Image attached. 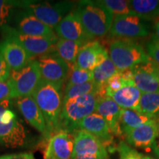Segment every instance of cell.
<instances>
[{
    "label": "cell",
    "mask_w": 159,
    "mask_h": 159,
    "mask_svg": "<svg viewBox=\"0 0 159 159\" xmlns=\"http://www.w3.org/2000/svg\"><path fill=\"white\" fill-rule=\"evenodd\" d=\"M63 87L41 80L31 95L42 113L47 124L48 139L59 132L63 107Z\"/></svg>",
    "instance_id": "6da1fadb"
},
{
    "label": "cell",
    "mask_w": 159,
    "mask_h": 159,
    "mask_svg": "<svg viewBox=\"0 0 159 159\" xmlns=\"http://www.w3.org/2000/svg\"><path fill=\"white\" fill-rule=\"evenodd\" d=\"M75 9L91 39L104 37L109 33L114 16L99 1H80Z\"/></svg>",
    "instance_id": "7a4b0ae2"
},
{
    "label": "cell",
    "mask_w": 159,
    "mask_h": 159,
    "mask_svg": "<svg viewBox=\"0 0 159 159\" xmlns=\"http://www.w3.org/2000/svg\"><path fill=\"white\" fill-rule=\"evenodd\" d=\"M98 99L97 93H93L63 101L60 116L59 132H75L77 123L95 112Z\"/></svg>",
    "instance_id": "3957f363"
},
{
    "label": "cell",
    "mask_w": 159,
    "mask_h": 159,
    "mask_svg": "<svg viewBox=\"0 0 159 159\" xmlns=\"http://www.w3.org/2000/svg\"><path fill=\"white\" fill-rule=\"evenodd\" d=\"M108 54L119 71L132 69L150 60L142 46L129 39L120 38L111 41Z\"/></svg>",
    "instance_id": "277c9868"
},
{
    "label": "cell",
    "mask_w": 159,
    "mask_h": 159,
    "mask_svg": "<svg viewBox=\"0 0 159 159\" xmlns=\"http://www.w3.org/2000/svg\"><path fill=\"white\" fill-rule=\"evenodd\" d=\"M10 100L0 102V144L8 148H19L25 144L27 133L12 109Z\"/></svg>",
    "instance_id": "5b68a950"
},
{
    "label": "cell",
    "mask_w": 159,
    "mask_h": 159,
    "mask_svg": "<svg viewBox=\"0 0 159 159\" xmlns=\"http://www.w3.org/2000/svg\"><path fill=\"white\" fill-rule=\"evenodd\" d=\"M3 39H11L25 49L32 58L55 52V44L59 39L30 36L19 33L11 26L1 30Z\"/></svg>",
    "instance_id": "8992f818"
},
{
    "label": "cell",
    "mask_w": 159,
    "mask_h": 159,
    "mask_svg": "<svg viewBox=\"0 0 159 159\" xmlns=\"http://www.w3.org/2000/svg\"><path fill=\"white\" fill-rule=\"evenodd\" d=\"M75 6V2L71 1L56 2L29 1L25 9L54 30L60 21L74 10Z\"/></svg>",
    "instance_id": "52a82bcc"
},
{
    "label": "cell",
    "mask_w": 159,
    "mask_h": 159,
    "mask_svg": "<svg viewBox=\"0 0 159 159\" xmlns=\"http://www.w3.org/2000/svg\"><path fill=\"white\" fill-rule=\"evenodd\" d=\"M39 66L32 58L28 64L21 69L11 71L7 80L13 91V99L31 96L41 82Z\"/></svg>",
    "instance_id": "ba28073f"
},
{
    "label": "cell",
    "mask_w": 159,
    "mask_h": 159,
    "mask_svg": "<svg viewBox=\"0 0 159 159\" xmlns=\"http://www.w3.org/2000/svg\"><path fill=\"white\" fill-rule=\"evenodd\" d=\"M41 80L63 87L69 73V65L55 52L35 57Z\"/></svg>",
    "instance_id": "9c48e42d"
},
{
    "label": "cell",
    "mask_w": 159,
    "mask_h": 159,
    "mask_svg": "<svg viewBox=\"0 0 159 159\" xmlns=\"http://www.w3.org/2000/svg\"><path fill=\"white\" fill-rule=\"evenodd\" d=\"M72 159H109V156L98 139L84 130H76Z\"/></svg>",
    "instance_id": "30bf717a"
},
{
    "label": "cell",
    "mask_w": 159,
    "mask_h": 159,
    "mask_svg": "<svg viewBox=\"0 0 159 159\" xmlns=\"http://www.w3.org/2000/svg\"><path fill=\"white\" fill-rule=\"evenodd\" d=\"M109 33L122 39H138L148 35L149 27L146 21L136 15L115 16Z\"/></svg>",
    "instance_id": "8fae6325"
},
{
    "label": "cell",
    "mask_w": 159,
    "mask_h": 159,
    "mask_svg": "<svg viewBox=\"0 0 159 159\" xmlns=\"http://www.w3.org/2000/svg\"><path fill=\"white\" fill-rule=\"evenodd\" d=\"M11 27L30 36L58 39L52 29L25 9H19L16 12Z\"/></svg>",
    "instance_id": "7c38bea8"
},
{
    "label": "cell",
    "mask_w": 159,
    "mask_h": 159,
    "mask_svg": "<svg viewBox=\"0 0 159 159\" xmlns=\"http://www.w3.org/2000/svg\"><path fill=\"white\" fill-rule=\"evenodd\" d=\"M58 39L86 43L94 39L87 33L75 9L69 13L54 29Z\"/></svg>",
    "instance_id": "4fadbf2b"
},
{
    "label": "cell",
    "mask_w": 159,
    "mask_h": 159,
    "mask_svg": "<svg viewBox=\"0 0 159 159\" xmlns=\"http://www.w3.org/2000/svg\"><path fill=\"white\" fill-rule=\"evenodd\" d=\"M75 134L60 131L49 139L43 159H72Z\"/></svg>",
    "instance_id": "5bb4252c"
},
{
    "label": "cell",
    "mask_w": 159,
    "mask_h": 159,
    "mask_svg": "<svg viewBox=\"0 0 159 159\" xmlns=\"http://www.w3.org/2000/svg\"><path fill=\"white\" fill-rule=\"evenodd\" d=\"M109 57L108 51L99 41L85 43L80 49L75 65L81 69L93 71Z\"/></svg>",
    "instance_id": "9a60e30c"
},
{
    "label": "cell",
    "mask_w": 159,
    "mask_h": 159,
    "mask_svg": "<svg viewBox=\"0 0 159 159\" xmlns=\"http://www.w3.org/2000/svg\"><path fill=\"white\" fill-rule=\"evenodd\" d=\"M158 136L159 125L155 119H151L125 134L126 140L130 146L141 149L152 148Z\"/></svg>",
    "instance_id": "2e32d148"
},
{
    "label": "cell",
    "mask_w": 159,
    "mask_h": 159,
    "mask_svg": "<svg viewBox=\"0 0 159 159\" xmlns=\"http://www.w3.org/2000/svg\"><path fill=\"white\" fill-rule=\"evenodd\" d=\"M76 130H84L93 135L104 144L105 148H111L113 144L114 135L108 124L102 116L95 112L80 121L76 126Z\"/></svg>",
    "instance_id": "e0dca14e"
},
{
    "label": "cell",
    "mask_w": 159,
    "mask_h": 159,
    "mask_svg": "<svg viewBox=\"0 0 159 159\" xmlns=\"http://www.w3.org/2000/svg\"><path fill=\"white\" fill-rule=\"evenodd\" d=\"M134 82L142 93L159 91V80L156 74V63L150 59L148 62L132 69Z\"/></svg>",
    "instance_id": "ac0fdd59"
},
{
    "label": "cell",
    "mask_w": 159,
    "mask_h": 159,
    "mask_svg": "<svg viewBox=\"0 0 159 159\" xmlns=\"http://www.w3.org/2000/svg\"><path fill=\"white\" fill-rule=\"evenodd\" d=\"M15 102L25 120L39 132L48 138L45 119L32 96L19 97L16 99Z\"/></svg>",
    "instance_id": "d6986e66"
},
{
    "label": "cell",
    "mask_w": 159,
    "mask_h": 159,
    "mask_svg": "<svg viewBox=\"0 0 159 159\" xmlns=\"http://www.w3.org/2000/svg\"><path fill=\"white\" fill-rule=\"evenodd\" d=\"M0 53L11 71L21 69L32 60V57L21 46L11 39H3L0 42Z\"/></svg>",
    "instance_id": "ffe728a7"
},
{
    "label": "cell",
    "mask_w": 159,
    "mask_h": 159,
    "mask_svg": "<svg viewBox=\"0 0 159 159\" xmlns=\"http://www.w3.org/2000/svg\"><path fill=\"white\" fill-rule=\"evenodd\" d=\"M122 108L109 97L99 98L95 113L102 116L109 128L115 136H122L123 134L119 123V116Z\"/></svg>",
    "instance_id": "44dd1931"
},
{
    "label": "cell",
    "mask_w": 159,
    "mask_h": 159,
    "mask_svg": "<svg viewBox=\"0 0 159 159\" xmlns=\"http://www.w3.org/2000/svg\"><path fill=\"white\" fill-rule=\"evenodd\" d=\"M142 92L135 85L134 83H129L116 91L110 97L122 109H130L139 111V100Z\"/></svg>",
    "instance_id": "7402d4cb"
},
{
    "label": "cell",
    "mask_w": 159,
    "mask_h": 159,
    "mask_svg": "<svg viewBox=\"0 0 159 159\" xmlns=\"http://www.w3.org/2000/svg\"><path fill=\"white\" fill-rule=\"evenodd\" d=\"M128 3L135 14L144 21H153L159 18L158 0H132Z\"/></svg>",
    "instance_id": "603a6c76"
},
{
    "label": "cell",
    "mask_w": 159,
    "mask_h": 159,
    "mask_svg": "<svg viewBox=\"0 0 159 159\" xmlns=\"http://www.w3.org/2000/svg\"><path fill=\"white\" fill-rule=\"evenodd\" d=\"M83 44L79 41L59 39L55 44V52L71 68L76 63L77 55Z\"/></svg>",
    "instance_id": "cb8c5ba5"
},
{
    "label": "cell",
    "mask_w": 159,
    "mask_h": 159,
    "mask_svg": "<svg viewBox=\"0 0 159 159\" xmlns=\"http://www.w3.org/2000/svg\"><path fill=\"white\" fill-rule=\"evenodd\" d=\"M29 1L0 0V30L11 26L19 9H25Z\"/></svg>",
    "instance_id": "d4e9b609"
},
{
    "label": "cell",
    "mask_w": 159,
    "mask_h": 159,
    "mask_svg": "<svg viewBox=\"0 0 159 159\" xmlns=\"http://www.w3.org/2000/svg\"><path fill=\"white\" fill-rule=\"evenodd\" d=\"M150 120L151 119L137 111L122 108L120 111L119 123L123 134L125 135L130 130L138 128Z\"/></svg>",
    "instance_id": "484cf974"
},
{
    "label": "cell",
    "mask_w": 159,
    "mask_h": 159,
    "mask_svg": "<svg viewBox=\"0 0 159 159\" xmlns=\"http://www.w3.org/2000/svg\"><path fill=\"white\" fill-rule=\"evenodd\" d=\"M139 112L151 119H159V91L142 93L139 105Z\"/></svg>",
    "instance_id": "4316f807"
},
{
    "label": "cell",
    "mask_w": 159,
    "mask_h": 159,
    "mask_svg": "<svg viewBox=\"0 0 159 159\" xmlns=\"http://www.w3.org/2000/svg\"><path fill=\"white\" fill-rule=\"evenodd\" d=\"M118 71L119 70L115 66L114 63L110 57H108L92 71L93 80L100 89L104 86L108 80L116 75Z\"/></svg>",
    "instance_id": "83f0119b"
},
{
    "label": "cell",
    "mask_w": 159,
    "mask_h": 159,
    "mask_svg": "<svg viewBox=\"0 0 159 159\" xmlns=\"http://www.w3.org/2000/svg\"><path fill=\"white\" fill-rule=\"evenodd\" d=\"M99 91V86L96 84L94 80L83 83V84L72 85V86L64 88L63 89V101L85 96L89 94H93V93H98Z\"/></svg>",
    "instance_id": "f1b7e54d"
},
{
    "label": "cell",
    "mask_w": 159,
    "mask_h": 159,
    "mask_svg": "<svg viewBox=\"0 0 159 159\" xmlns=\"http://www.w3.org/2000/svg\"><path fill=\"white\" fill-rule=\"evenodd\" d=\"M93 80L92 71L84 70L78 68L76 65L71 66L66 80L65 88L75 85L83 84Z\"/></svg>",
    "instance_id": "f546056e"
},
{
    "label": "cell",
    "mask_w": 159,
    "mask_h": 159,
    "mask_svg": "<svg viewBox=\"0 0 159 159\" xmlns=\"http://www.w3.org/2000/svg\"><path fill=\"white\" fill-rule=\"evenodd\" d=\"M113 16L136 15L130 8L128 1L124 0H101L99 1Z\"/></svg>",
    "instance_id": "4dcf8cb0"
},
{
    "label": "cell",
    "mask_w": 159,
    "mask_h": 159,
    "mask_svg": "<svg viewBox=\"0 0 159 159\" xmlns=\"http://www.w3.org/2000/svg\"><path fill=\"white\" fill-rule=\"evenodd\" d=\"M119 159H146V156L132 148L124 142H120L117 147Z\"/></svg>",
    "instance_id": "1f68e13d"
},
{
    "label": "cell",
    "mask_w": 159,
    "mask_h": 159,
    "mask_svg": "<svg viewBox=\"0 0 159 159\" xmlns=\"http://www.w3.org/2000/svg\"><path fill=\"white\" fill-rule=\"evenodd\" d=\"M148 55L151 61L159 66V39L152 35L146 44Z\"/></svg>",
    "instance_id": "d6a6232c"
},
{
    "label": "cell",
    "mask_w": 159,
    "mask_h": 159,
    "mask_svg": "<svg viewBox=\"0 0 159 159\" xmlns=\"http://www.w3.org/2000/svg\"><path fill=\"white\" fill-rule=\"evenodd\" d=\"M13 99V91L7 81L1 82L0 81V102L5 100Z\"/></svg>",
    "instance_id": "836d02e7"
},
{
    "label": "cell",
    "mask_w": 159,
    "mask_h": 159,
    "mask_svg": "<svg viewBox=\"0 0 159 159\" xmlns=\"http://www.w3.org/2000/svg\"><path fill=\"white\" fill-rule=\"evenodd\" d=\"M11 72V69H10L2 55L0 53V81L5 82L8 80Z\"/></svg>",
    "instance_id": "e575fe53"
},
{
    "label": "cell",
    "mask_w": 159,
    "mask_h": 159,
    "mask_svg": "<svg viewBox=\"0 0 159 159\" xmlns=\"http://www.w3.org/2000/svg\"><path fill=\"white\" fill-rule=\"evenodd\" d=\"M0 159H36L32 152H19V153L7 154L0 156Z\"/></svg>",
    "instance_id": "d590c367"
},
{
    "label": "cell",
    "mask_w": 159,
    "mask_h": 159,
    "mask_svg": "<svg viewBox=\"0 0 159 159\" xmlns=\"http://www.w3.org/2000/svg\"><path fill=\"white\" fill-rule=\"evenodd\" d=\"M152 148L154 151L155 154L156 155V156L159 157V136L158 138H157L156 142H155L154 144L152 145Z\"/></svg>",
    "instance_id": "8d00e7d4"
},
{
    "label": "cell",
    "mask_w": 159,
    "mask_h": 159,
    "mask_svg": "<svg viewBox=\"0 0 159 159\" xmlns=\"http://www.w3.org/2000/svg\"><path fill=\"white\" fill-rule=\"evenodd\" d=\"M155 31H156V35L159 39V19L157 21L156 25H155Z\"/></svg>",
    "instance_id": "74e56055"
},
{
    "label": "cell",
    "mask_w": 159,
    "mask_h": 159,
    "mask_svg": "<svg viewBox=\"0 0 159 159\" xmlns=\"http://www.w3.org/2000/svg\"><path fill=\"white\" fill-rule=\"evenodd\" d=\"M156 74L159 80V66L157 65L156 63Z\"/></svg>",
    "instance_id": "f35d334b"
},
{
    "label": "cell",
    "mask_w": 159,
    "mask_h": 159,
    "mask_svg": "<svg viewBox=\"0 0 159 159\" xmlns=\"http://www.w3.org/2000/svg\"><path fill=\"white\" fill-rule=\"evenodd\" d=\"M146 159H154V158H151V157H150V156H146Z\"/></svg>",
    "instance_id": "ab89813d"
},
{
    "label": "cell",
    "mask_w": 159,
    "mask_h": 159,
    "mask_svg": "<svg viewBox=\"0 0 159 159\" xmlns=\"http://www.w3.org/2000/svg\"><path fill=\"white\" fill-rule=\"evenodd\" d=\"M157 122H158V125H159V119H158V120H157Z\"/></svg>",
    "instance_id": "60d3db41"
},
{
    "label": "cell",
    "mask_w": 159,
    "mask_h": 159,
    "mask_svg": "<svg viewBox=\"0 0 159 159\" xmlns=\"http://www.w3.org/2000/svg\"><path fill=\"white\" fill-rule=\"evenodd\" d=\"M158 159H159V157H158Z\"/></svg>",
    "instance_id": "b9f144b4"
}]
</instances>
